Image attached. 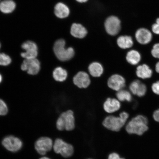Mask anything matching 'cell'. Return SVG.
I'll list each match as a JSON object with an SVG mask.
<instances>
[{"mask_svg":"<svg viewBox=\"0 0 159 159\" xmlns=\"http://www.w3.org/2000/svg\"><path fill=\"white\" fill-rule=\"evenodd\" d=\"M148 118L143 115H138L129 121L126 125V130L129 134L141 136L148 129Z\"/></svg>","mask_w":159,"mask_h":159,"instance_id":"6da1fadb","label":"cell"},{"mask_svg":"<svg viewBox=\"0 0 159 159\" xmlns=\"http://www.w3.org/2000/svg\"><path fill=\"white\" fill-rule=\"evenodd\" d=\"M129 114L126 112L120 113L119 116L110 115L106 117L102 124L105 128L114 132H118L126 124Z\"/></svg>","mask_w":159,"mask_h":159,"instance_id":"7a4b0ae2","label":"cell"},{"mask_svg":"<svg viewBox=\"0 0 159 159\" xmlns=\"http://www.w3.org/2000/svg\"><path fill=\"white\" fill-rule=\"evenodd\" d=\"M66 43L64 39H59L55 42L53 46V51L59 60L65 61L73 58L75 55L74 49L72 47L65 48Z\"/></svg>","mask_w":159,"mask_h":159,"instance_id":"3957f363","label":"cell"},{"mask_svg":"<svg viewBox=\"0 0 159 159\" xmlns=\"http://www.w3.org/2000/svg\"><path fill=\"white\" fill-rule=\"evenodd\" d=\"M57 127L58 130L71 131L75 127V120L73 111L69 110L61 114L57 122Z\"/></svg>","mask_w":159,"mask_h":159,"instance_id":"277c9868","label":"cell"},{"mask_svg":"<svg viewBox=\"0 0 159 159\" xmlns=\"http://www.w3.org/2000/svg\"><path fill=\"white\" fill-rule=\"evenodd\" d=\"M54 152L65 158L70 157L74 153V148L72 145L67 143L62 139H57L53 144Z\"/></svg>","mask_w":159,"mask_h":159,"instance_id":"5b68a950","label":"cell"},{"mask_svg":"<svg viewBox=\"0 0 159 159\" xmlns=\"http://www.w3.org/2000/svg\"><path fill=\"white\" fill-rule=\"evenodd\" d=\"M2 144L7 150L12 152H17L23 146L22 141L13 136L6 137L2 141Z\"/></svg>","mask_w":159,"mask_h":159,"instance_id":"8992f818","label":"cell"},{"mask_svg":"<svg viewBox=\"0 0 159 159\" xmlns=\"http://www.w3.org/2000/svg\"><path fill=\"white\" fill-rule=\"evenodd\" d=\"M21 67L22 70L27 71L29 75H34L38 74L40 69V63L36 58L25 59Z\"/></svg>","mask_w":159,"mask_h":159,"instance_id":"52a82bcc","label":"cell"},{"mask_svg":"<svg viewBox=\"0 0 159 159\" xmlns=\"http://www.w3.org/2000/svg\"><path fill=\"white\" fill-rule=\"evenodd\" d=\"M22 48L25 51V52L21 53L22 57L25 59H31L36 58L38 54V47L33 41H27L21 45Z\"/></svg>","mask_w":159,"mask_h":159,"instance_id":"ba28073f","label":"cell"},{"mask_svg":"<svg viewBox=\"0 0 159 159\" xmlns=\"http://www.w3.org/2000/svg\"><path fill=\"white\" fill-rule=\"evenodd\" d=\"M35 146L36 150L39 154L44 155L52 148V141L48 137H42L36 142Z\"/></svg>","mask_w":159,"mask_h":159,"instance_id":"9c48e42d","label":"cell"},{"mask_svg":"<svg viewBox=\"0 0 159 159\" xmlns=\"http://www.w3.org/2000/svg\"><path fill=\"white\" fill-rule=\"evenodd\" d=\"M105 27L108 34L111 35H116L120 30V20L118 17L114 16L109 17L105 22Z\"/></svg>","mask_w":159,"mask_h":159,"instance_id":"30bf717a","label":"cell"},{"mask_svg":"<svg viewBox=\"0 0 159 159\" xmlns=\"http://www.w3.org/2000/svg\"><path fill=\"white\" fill-rule=\"evenodd\" d=\"M107 84L109 88L118 91L124 88L126 85V80L122 75L115 74L109 77Z\"/></svg>","mask_w":159,"mask_h":159,"instance_id":"8fae6325","label":"cell"},{"mask_svg":"<svg viewBox=\"0 0 159 159\" xmlns=\"http://www.w3.org/2000/svg\"><path fill=\"white\" fill-rule=\"evenodd\" d=\"M73 82L79 88L85 89L90 85L91 80L89 75L86 72L80 71L73 77Z\"/></svg>","mask_w":159,"mask_h":159,"instance_id":"7c38bea8","label":"cell"},{"mask_svg":"<svg viewBox=\"0 0 159 159\" xmlns=\"http://www.w3.org/2000/svg\"><path fill=\"white\" fill-rule=\"evenodd\" d=\"M135 38L137 41L140 44L147 45L152 41V34L150 30L145 28H141L136 31Z\"/></svg>","mask_w":159,"mask_h":159,"instance_id":"4fadbf2b","label":"cell"},{"mask_svg":"<svg viewBox=\"0 0 159 159\" xmlns=\"http://www.w3.org/2000/svg\"><path fill=\"white\" fill-rule=\"evenodd\" d=\"M129 89L133 94L139 97L144 96L147 91L146 85L139 80H135L131 83Z\"/></svg>","mask_w":159,"mask_h":159,"instance_id":"5bb4252c","label":"cell"},{"mask_svg":"<svg viewBox=\"0 0 159 159\" xmlns=\"http://www.w3.org/2000/svg\"><path fill=\"white\" fill-rule=\"evenodd\" d=\"M120 101L114 98H107L103 105V108L105 112L109 114L116 112L120 109Z\"/></svg>","mask_w":159,"mask_h":159,"instance_id":"9a60e30c","label":"cell"},{"mask_svg":"<svg viewBox=\"0 0 159 159\" xmlns=\"http://www.w3.org/2000/svg\"><path fill=\"white\" fill-rule=\"evenodd\" d=\"M153 74L152 69L148 65L143 64L137 67V76L140 79H145L150 78Z\"/></svg>","mask_w":159,"mask_h":159,"instance_id":"2e32d148","label":"cell"},{"mask_svg":"<svg viewBox=\"0 0 159 159\" xmlns=\"http://www.w3.org/2000/svg\"><path fill=\"white\" fill-rule=\"evenodd\" d=\"M70 33L73 36L79 39H83L87 33L86 29L79 24H73L71 28Z\"/></svg>","mask_w":159,"mask_h":159,"instance_id":"e0dca14e","label":"cell"},{"mask_svg":"<svg viewBox=\"0 0 159 159\" xmlns=\"http://www.w3.org/2000/svg\"><path fill=\"white\" fill-rule=\"evenodd\" d=\"M54 13L57 17L63 19L68 16L70 11L68 7L64 3H58L55 6Z\"/></svg>","mask_w":159,"mask_h":159,"instance_id":"ac0fdd59","label":"cell"},{"mask_svg":"<svg viewBox=\"0 0 159 159\" xmlns=\"http://www.w3.org/2000/svg\"><path fill=\"white\" fill-rule=\"evenodd\" d=\"M88 70L89 74L93 77H100L104 72L102 65L98 62H93L89 65Z\"/></svg>","mask_w":159,"mask_h":159,"instance_id":"d6986e66","label":"cell"},{"mask_svg":"<svg viewBox=\"0 0 159 159\" xmlns=\"http://www.w3.org/2000/svg\"><path fill=\"white\" fill-rule=\"evenodd\" d=\"M117 44L120 48L123 49L130 48L134 45V41L130 36H121L117 40Z\"/></svg>","mask_w":159,"mask_h":159,"instance_id":"ffe728a7","label":"cell"},{"mask_svg":"<svg viewBox=\"0 0 159 159\" xmlns=\"http://www.w3.org/2000/svg\"><path fill=\"white\" fill-rule=\"evenodd\" d=\"M126 60L128 63L131 65H138L141 60L140 53L135 50H132L127 53Z\"/></svg>","mask_w":159,"mask_h":159,"instance_id":"44dd1931","label":"cell"},{"mask_svg":"<svg viewBox=\"0 0 159 159\" xmlns=\"http://www.w3.org/2000/svg\"><path fill=\"white\" fill-rule=\"evenodd\" d=\"M16 7V3L12 0H4L0 3V11L4 13L12 12Z\"/></svg>","mask_w":159,"mask_h":159,"instance_id":"7402d4cb","label":"cell"},{"mask_svg":"<svg viewBox=\"0 0 159 159\" xmlns=\"http://www.w3.org/2000/svg\"><path fill=\"white\" fill-rule=\"evenodd\" d=\"M68 73L65 69L59 67L56 68L53 72V78L56 81L63 82L66 79Z\"/></svg>","mask_w":159,"mask_h":159,"instance_id":"603a6c76","label":"cell"},{"mask_svg":"<svg viewBox=\"0 0 159 159\" xmlns=\"http://www.w3.org/2000/svg\"><path fill=\"white\" fill-rule=\"evenodd\" d=\"M117 99L120 101H126L130 102L132 100V95L129 91L122 89L117 91L116 94Z\"/></svg>","mask_w":159,"mask_h":159,"instance_id":"cb8c5ba5","label":"cell"},{"mask_svg":"<svg viewBox=\"0 0 159 159\" xmlns=\"http://www.w3.org/2000/svg\"><path fill=\"white\" fill-rule=\"evenodd\" d=\"M11 60L9 56L4 53H0V65L6 66L10 64Z\"/></svg>","mask_w":159,"mask_h":159,"instance_id":"d4e9b609","label":"cell"},{"mask_svg":"<svg viewBox=\"0 0 159 159\" xmlns=\"http://www.w3.org/2000/svg\"><path fill=\"white\" fill-rule=\"evenodd\" d=\"M8 112V108L4 101L0 99V115H5Z\"/></svg>","mask_w":159,"mask_h":159,"instance_id":"484cf974","label":"cell"},{"mask_svg":"<svg viewBox=\"0 0 159 159\" xmlns=\"http://www.w3.org/2000/svg\"><path fill=\"white\" fill-rule=\"evenodd\" d=\"M151 53L153 57L159 59V43H156L153 45Z\"/></svg>","mask_w":159,"mask_h":159,"instance_id":"4316f807","label":"cell"},{"mask_svg":"<svg viewBox=\"0 0 159 159\" xmlns=\"http://www.w3.org/2000/svg\"><path fill=\"white\" fill-rule=\"evenodd\" d=\"M152 33L157 35H159V17L156 20V22L152 26Z\"/></svg>","mask_w":159,"mask_h":159,"instance_id":"83f0119b","label":"cell"},{"mask_svg":"<svg viewBox=\"0 0 159 159\" xmlns=\"http://www.w3.org/2000/svg\"><path fill=\"white\" fill-rule=\"evenodd\" d=\"M152 89L153 92L155 94L159 95V81L153 83Z\"/></svg>","mask_w":159,"mask_h":159,"instance_id":"f1b7e54d","label":"cell"},{"mask_svg":"<svg viewBox=\"0 0 159 159\" xmlns=\"http://www.w3.org/2000/svg\"><path fill=\"white\" fill-rule=\"evenodd\" d=\"M108 159H125L121 158L119 155L116 152H113L109 155Z\"/></svg>","mask_w":159,"mask_h":159,"instance_id":"f546056e","label":"cell"},{"mask_svg":"<svg viewBox=\"0 0 159 159\" xmlns=\"http://www.w3.org/2000/svg\"><path fill=\"white\" fill-rule=\"evenodd\" d=\"M153 118L155 121L159 123V109L154 111L153 114Z\"/></svg>","mask_w":159,"mask_h":159,"instance_id":"4dcf8cb0","label":"cell"},{"mask_svg":"<svg viewBox=\"0 0 159 159\" xmlns=\"http://www.w3.org/2000/svg\"><path fill=\"white\" fill-rule=\"evenodd\" d=\"M155 69H156V71H157V72L159 73V61L156 63V67H155Z\"/></svg>","mask_w":159,"mask_h":159,"instance_id":"1f68e13d","label":"cell"},{"mask_svg":"<svg viewBox=\"0 0 159 159\" xmlns=\"http://www.w3.org/2000/svg\"><path fill=\"white\" fill-rule=\"evenodd\" d=\"M76 1L79 2L83 3L85 2H87L88 0H76Z\"/></svg>","mask_w":159,"mask_h":159,"instance_id":"d6a6232c","label":"cell"},{"mask_svg":"<svg viewBox=\"0 0 159 159\" xmlns=\"http://www.w3.org/2000/svg\"><path fill=\"white\" fill-rule=\"evenodd\" d=\"M39 159H50L48 158L47 157H43L42 158H41Z\"/></svg>","mask_w":159,"mask_h":159,"instance_id":"836d02e7","label":"cell"},{"mask_svg":"<svg viewBox=\"0 0 159 159\" xmlns=\"http://www.w3.org/2000/svg\"><path fill=\"white\" fill-rule=\"evenodd\" d=\"M2 80V76L1 74H0V83H1Z\"/></svg>","mask_w":159,"mask_h":159,"instance_id":"e575fe53","label":"cell"},{"mask_svg":"<svg viewBox=\"0 0 159 159\" xmlns=\"http://www.w3.org/2000/svg\"><path fill=\"white\" fill-rule=\"evenodd\" d=\"M1 43H0V48H1Z\"/></svg>","mask_w":159,"mask_h":159,"instance_id":"d590c367","label":"cell"},{"mask_svg":"<svg viewBox=\"0 0 159 159\" xmlns=\"http://www.w3.org/2000/svg\"></svg>","mask_w":159,"mask_h":159,"instance_id":"8d00e7d4","label":"cell"}]
</instances>
